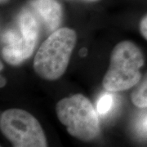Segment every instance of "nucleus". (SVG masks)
Instances as JSON below:
<instances>
[{
	"label": "nucleus",
	"instance_id": "1",
	"mask_svg": "<svg viewBox=\"0 0 147 147\" xmlns=\"http://www.w3.org/2000/svg\"><path fill=\"white\" fill-rule=\"evenodd\" d=\"M77 42L76 32L63 27L53 31L42 42L34 59V69L41 79L54 81L66 71Z\"/></svg>",
	"mask_w": 147,
	"mask_h": 147
},
{
	"label": "nucleus",
	"instance_id": "2",
	"mask_svg": "<svg viewBox=\"0 0 147 147\" xmlns=\"http://www.w3.org/2000/svg\"><path fill=\"white\" fill-rule=\"evenodd\" d=\"M145 57L137 44L124 40L116 44L110 55V65L102 80L106 91L121 92L135 87L142 79Z\"/></svg>",
	"mask_w": 147,
	"mask_h": 147
},
{
	"label": "nucleus",
	"instance_id": "3",
	"mask_svg": "<svg viewBox=\"0 0 147 147\" xmlns=\"http://www.w3.org/2000/svg\"><path fill=\"white\" fill-rule=\"evenodd\" d=\"M56 113L69 134L82 142H91L100 134L97 115L91 101L84 95L78 93L59 100Z\"/></svg>",
	"mask_w": 147,
	"mask_h": 147
},
{
	"label": "nucleus",
	"instance_id": "4",
	"mask_svg": "<svg viewBox=\"0 0 147 147\" xmlns=\"http://www.w3.org/2000/svg\"><path fill=\"white\" fill-rule=\"evenodd\" d=\"M19 32L8 29L2 34V56L8 64L18 65L31 57L36 45L39 26L30 11H23L18 19Z\"/></svg>",
	"mask_w": 147,
	"mask_h": 147
},
{
	"label": "nucleus",
	"instance_id": "5",
	"mask_svg": "<svg viewBox=\"0 0 147 147\" xmlns=\"http://www.w3.org/2000/svg\"><path fill=\"white\" fill-rule=\"evenodd\" d=\"M0 129L13 146H47V138L41 124L26 110L9 109L2 112Z\"/></svg>",
	"mask_w": 147,
	"mask_h": 147
},
{
	"label": "nucleus",
	"instance_id": "6",
	"mask_svg": "<svg viewBox=\"0 0 147 147\" xmlns=\"http://www.w3.org/2000/svg\"><path fill=\"white\" fill-rule=\"evenodd\" d=\"M29 5L43 21L50 31H55L60 26L63 11L58 0H30Z\"/></svg>",
	"mask_w": 147,
	"mask_h": 147
},
{
	"label": "nucleus",
	"instance_id": "7",
	"mask_svg": "<svg viewBox=\"0 0 147 147\" xmlns=\"http://www.w3.org/2000/svg\"><path fill=\"white\" fill-rule=\"evenodd\" d=\"M131 99L133 105L139 108H147V73L141 79L132 91Z\"/></svg>",
	"mask_w": 147,
	"mask_h": 147
},
{
	"label": "nucleus",
	"instance_id": "8",
	"mask_svg": "<svg viewBox=\"0 0 147 147\" xmlns=\"http://www.w3.org/2000/svg\"><path fill=\"white\" fill-rule=\"evenodd\" d=\"M114 102L113 96L110 94L103 95L97 103V111L100 115L107 114L111 109Z\"/></svg>",
	"mask_w": 147,
	"mask_h": 147
},
{
	"label": "nucleus",
	"instance_id": "9",
	"mask_svg": "<svg viewBox=\"0 0 147 147\" xmlns=\"http://www.w3.org/2000/svg\"><path fill=\"white\" fill-rule=\"evenodd\" d=\"M141 34L147 40V14L142 17L139 26Z\"/></svg>",
	"mask_w": 147,
	"mask_h": 147
},
{
	"label": "nucleus",
	"instance_id": "10",
	"mask_svg": "<svg viewBox=\"0 0 147 147\" xmlns=\"http://www.w3.org/2000/svg\"><path fill=\"white\" fill-rule=\"evenodd\" d=\"M139 127H140L141 131L147 133V115L144 117V119H142V123L139 125Z\"/></svg>",
	"mask_w": 147,
	"mask_h": 147
},
{
	"label": "nucleus",
	"instance_id": "11",
	"mask_svg": "<svg viewBox=\"0 0 147 147\" xmlns=\"http://www.w3.org/2000/svg\"><path fill=\"white\" fill-rule=\"evenodd\" d=\"M79 54H80V56H82V57L86 56V54H87V49H86V48H83V49H81Z\"/></svg>",
	"mask_w": 147,
	"mask_h": 147
},
{
	"label": "nucleus",
	"instance_id": "12",
	"mask_svg": "<svg viewBox=\"0 0 147 147\" xmlns=\"http://www.w3.org/2000/svg\"><path fill=\"white\" fill-rule=\"evenodd\" d=\"M6 79L3 77H1V88H3V86H5Z\"/></svg>",
	"mask_w": 147,
	"mask_h": 147
},
{
	"label": "nucleus",
	"instance_id": "13",
	"mask_svg": "<svg viewBox=\"0 0 147 147\" xmlns=\"http://www.w3.org/2000/svg\"><path fill=\"white\" fill-rule=\"evenodd\" d=\"M79 1H82V2H85V3H96L100 0H79Z\"/></svg>",
	"mask_w": 147,
	"mask_h": 147
},
{
	"label": "nucleus",
	"instance_id": "14",
	"mask_svg": "<svg viewBox=\"0 0 147 147\" xmlns=\"http://www.w3.org/2000/svg\"><path fill=\"white\" fill-rule=\"evenodd\" d=\"M6 1H7V0H1V3H4Z\"/></svg>",
	"mask_w": 147,
	"mask_h": 147
},
{
	"label": "nucleus",
	"instance_id": "15",
	"mask_svg": "<svg viewBox=\"0 0 147 147\" xmlns=\"http://www.w3.org/2000/svg\"><path fill=\"white\" fill-rule=\"evenodd\" d=\"M3 69V63L1 62V69Z\"/></svg>",
	"mask_w": 147,
	"mask_h": 147
}]
</instances>
